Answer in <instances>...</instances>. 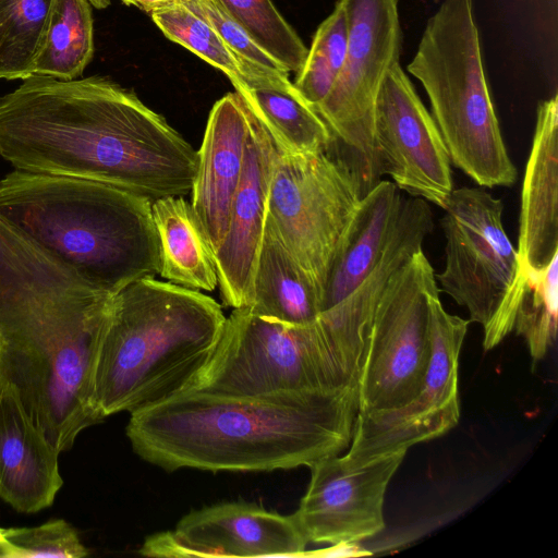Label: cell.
Here are the masks:
<instances>
[{
    "mask_svg": "<svg viewBox=\"0 0 558 558\" xmlns=\"http://www.w3.org/2000/svg\"><path fill=\"white\" fill-rule=\"evenodd\" d=\"M113 296L0 215V389L59 454L105 418L94 373Z\"/></svg>",
    "mask_w": 558,
    "mask_h": 558,
    "instance_id": "cell-2",
    "label": "cell"
},
{
    "mask_svg": "<svg viewBox=\"0 0 558 558\" xmlns=\"http://www.w3.org/2000/svg\"><path fill=\"white\" fill-rule=\"evenodd\" d=\"M525 283L513 328L521 336L533 360H542L557 336L558 254L542 268L524 267Z\"/></svg>",
    "mask_w": 558,
    "mask_h": 558,
    "instance_id": "cell-26",
    "label": "cell"
},
{
    "mask_svg": "<svg viewBox=\"0 0 558 558\" xmlns=\"http://www.w3.org/2000/svg\"><path fill=\"white\" fill-rule=\"evenodd\" d=\"M58 456L13 393L0 389V497L20 512L49 507L63 484Z\"/></svg>",
    "mask_w": 558,
    "mask_h": 558,
    "instance_id": "cell-19",
    "label": "cell"
},
{
    "mask_svg": "<svg viewBox=\"0 0 558 558\" xmlns=\"http://www.w3.org/2000/svg\"><path fill=\"white\" fill-rule=\"evenodd\" d=\"M374 145L380 175L410 196L444 207L453 190L450 158L400 63L388 71L376 98Z\"/></svg>",
    "mask_w": 558,
    "mask_h": 558,
    "instance_id": "cell-13",
    "label": "cell"
},
{
    "mask_svg": "<svg viewBox=\"0 0 558 558\" xmlns=\"http://www.w3.org/2000/svg\"><path fill=\"white\" fill-rule=\"evenodd\" d=\"M53 0H0V78L34 74Z\"/></svg>",
    "mask_w": 558,
    "mask_h": 558,
    "instance_id": "cell-25",
    "label": "cell"
},
{
    "mask_svg": "<svg viewBox=\"0 0 558 558\" xmlns=\"http://www.w3.org/2000/svg\"><path fill=\"white\" fill-rule=\"evenodd\" d=\"M408 71L429 98L450 162L480 186H511L518 172L485 75L473 0L441 2Z\"/></svg>",
    "mask_w": 558,
    "mask_h": 558,
    "instance_id": "cell-6",
    "label": "cell"
},
{
    "mask_svg": "<svg viewBox=\"0 0 558 558\" xmlns=\"http://www.w3.org/2000/svg\"><path fill=\"white\" fill-rule=\"evenodd\" d=\"M522 266L542 268L558 254V97L538 104L521 190L518 248Z\"/></svg>",
    "mask_w": 558,
    "mask_h": 558,
    "instance_id": "cell-18",
    "label": "cell"
},
{
    "mask_svg": "<svg viewBox=\"0 0 558 558\" xmlns=\"http://www.w3.org/2000/svg\"><path fill=\"white\" fill-rule=\"evenodd\" d=\"M0 156L15 170L113 185L149 201L192 191L197 150L107 76L33 74L0 96Z\"/></svg>",
    "mask_w": 558,
    "mask_h": 558,
    "instance_id": "cell-1",
    "label": "cell"
},
{
    "mask_svg": "<svg viewBox=\"0 0 558 558\" xmlns=\"http://www.w3.org/2000/svg\"><path fill=\"white\" fill-rule=\"evenodd\" d=\"M341 1L348 20L345 59L332 88L314 109L333 143L348 151L345 162L365 194L381 177L374 145V110L388 71L399 63L403 35L399 0Z\"/></svg>",
    "mask_w": 558,
    "mask_h": 558,
    "instance_id": "cell-9",
    "label": "cell"
},
{
    "mask_svg": "<svg viewBox=\"0 0 558 558\" xmlns=\"http://www.w3.org/2000/svg\"><path fill=\"white\" fill-rule=\"evenodd\" d=\"M357 391L251 397L186 390L131 413L126 436L143 460L175 471L311 466L348 449Z\"/></svg>",
    "mask_w": 558,
    "mask_h": 558,
    "instance_id": "cell-3",
    "label": "cell"
},
{
    "mask_svg": "<svg viewBox=\"0 0 558 558\" xmlns=\"http://www.w3.org/2000/svg\"><path fill=\"white\" fill-rule=\"evenodd\" d=\"M250 131L247 109L233 92L211 108L197 150V168L191 191L198 216L214 253L225 239L230 210L238 191Z\"/></svg>",
    "mask_w": 558,
    "mask_h": 558,
    "instance_id": "cell-17",
    "label": "cell"
},
{
    "mask_svg": "<svg viewBox=\"0 0 558 558\" xmlns=\"http://www.w3.org/2000/svg\"><path fill=\"white\" fill-rule=\"evenodd\" d=\"M150 15L168 39L222 71L233 87L264 77L247 72L215 29L185 5L179 4Z\"/></svg>",
    "mask_w": 558,
    "mask_h": 558,
    "instance_id": "cell-28",
    "label": "cell"
},
{
    "mask_svg": "<svg viewBox=\"0 0 558 558\" xmlns=\"http://www.w3.org/2000/svg\"><path fill=\"white\" fill-rule=\"evenodd\" d=\"M183 5L205 20L233 52L244 69L257 76H289V72L231 17L218 0H182Z\"/></svg>",
    "mask_w": 558,
    "mask_h": 558,
    "instance_id": "cell-31",
    "label": "cell"
},
{
    "mask_svg": "<svg viewBox=\"0 0 558 558\" xmlns=\"http://www.w3.org/2000/svg\"><path fill=\"white\" fill-rule=\"evenodd\" d=\"M151 215L159 240V276L169 282L197 291L218 286L215 253L192 204L184 196L151 202Z\"/></svg>",
    "mask_w": 558,
    "mask_h": 558,
    "instance_id": "cell-23",
    "label": "cell"
},
{
    "mask_svg": "<svg viewBox=\"0 0 558 558\" xmlns=\"http://www.w3.org/2000/svg\"><path fill=\"white\" fill-rule=\"evenodd\" d=\"M0 215L110 295L159 274L151 201L126 190L14 170L0 180Z\"/></svg>",
    "mask_w": 558,
    "mask_h": 558,
    "instance_id": "cell-5",
    "label": "cell"
},
{
    "mask_svg": "<svg viewBox=\"0 0 558 558\" xmlns=\"http://www.w3.org/2000/svg\"><path fill=\"white\" fill-rule=\"evenodd\" d=\"M408 450L353 464L332 456L308 466L311 481L293 517L308 543L356 544L385 527L389 482Z\"/></svg>",
    "mask_w": 558,
    "mask_h": 558,
    "instance_id": "cell-14",
    "label": "cell"
},
{
    "mask_svg": "<svg viewBox=\"0 0 558 558\" xmlns=\"http://www.w3.org/2000/svg\"><path fill=\"white\" fill-rule=\"evenodd\" d=\"M88 2L97 9H105L109 5L110 0H88Z\"/></svg>",
    "mask_w": 558,
    "mask_h": 558,
    "instance_id": "cell-34",
    "label": "cell"
},
{
    "mask_svg": "<svg viewBox=\"0 0 558 558\" xmlns=\"http://www.w3.org/2000/svg\"><path fill=\"white\" fill-rule=\"evenodd\" d=\"M307 539L293 514L225 502L184 515L173 532L146 539L140 553L155 557L305 556Z\"/></svg>",
    "mask_w": 558,
    "mask_h": 558,
    "instance_id": "cell-15",
    "label": "cell"
},
{
    "mask_svg": "<svg viewBox=\"0 0 558 558\" xmlns=\"http://www.w3.org/2000/svg\"><path fill=\"white\" fill-rule=\"evenodd\" d=\"M403 197L387 180L361 197L331 259L320 313L345 299L373 269L396 226Z\"/></svg>",
    "mask_w": 558,
    "mask_h": 558,
    "instance_id": "cell-20",
    "label": "cell"
},
{
    "mask_svg": "<svg viewBox=\"0 0 558 558\" xmlns=\"http://www.w3.org/2000/svg\"><path fill=\"white\" fill-rule=\"evenodd\" d=\"M348 20L344 5L338 0L333 11L317 27L294 86L315 108L332 88L345 59Z\"/></svg>",
    "mask_w": 558,
    "mask_h": 558,
    "instance_id": "cell-27",
    "label": "cell"
},
{
    "mask_svg": "<svg viewBox=\"0 0 558 558\" xmlns=\"http://www.w3.org/2000/svg\"><path fill=\"white\" fill-rule=\"evenodd\" d=\"M363 195L351 167L328 150L296 155L278 150L266 221L320 294L337 245Z\"/></svg>",
    "mask_w": 558,
    "mask_h": 558,
    "instance_id": "cell-10",
    "label": "cell"
},
{
    "mask_svg": "<svg viewBox=\"0 0 558 558\" xmlns=\"http://www.w3.org/2000/svg\"><path fill=\"white\" fill-rule=\"evenodd\" d=\"M364 350L319 319L293 326L238 307L187 390L229 397L357 391Z\"/></svg>",
    "mask_w": 558,
    "mask_h": 558,
    "instance_id": "cell-7",
    "label": "cell"
},
{
    "mask_svg": "<svg viewBox=\"0 0 558 558\" xmlns=\"http://www.w3.org/2000/svg\"><path fill=\"white\" fill-rule=\"evenodd\" d=\"M88 555L75 529L62 519L33 527L1 529V558H82Z\"/></svg>",
    "mask_w": 558,
    "mask_h": 558,
    "instance_id": "cell-30",
    "label": "cell"
},
{
    "mask_svg": "<svg viewBox=\"0 0 558 558\" xmlns=\"http://www.w3.org/2000/svg\"><path fill=\"white\" fill-rule=\"evenodd\" d=\"M125 4H132L138 9L154 13L177 7L182 3V0H121Z\"/></svg>",
    "mask_w": 558,
    "mask_h": 558,
    "instance_id": "cell-33",
    "label": "cell"
},
{
    "mask_svg": "<svg viewBox=\"0 0 558 558\" xmlns=\"http://www.w3.org/2000/svg\"><path fill=\"white\" fill-rule=\"evenodd\" d=\"M320 291L312 277L266 221L246 308L288 325L315 323L320 314Z\"/></svg>",
    "mask_w": 558,
    "mask_h": 558,
    "instance_id": "cell-21",
    "label": "cell"
},
{
    "mask_svg": "<svg viewBox=\"0 0 558 558\" xmlns=\"http://www.w3.org/2000/svg\"><path fill=\"white\" fill-rule=\"evenodd\" d=\"M423 250L388 282L373 316L357 386L359 412L400 408L421 390L432 356L429 295L438 291Z\"/></svg>",
    "mask_w": 558,
    "mask_h": 558,
    "instance_id": "cell-11",
    "label": "cell"
},
{
    "mask_svg": "<svg viewBox=\"0 0 558 558\" xmlns=\"http://www.w3.org/2000/svg\"><path fill=\"white\" fill-rule=\"evenodd\" d=\"M88 0H53L34 74L77 78L94 54V24Z\"/></svg>",
    "mask_w": 558,
    "mask_h": 558,
    "instance_id": "cell-24",
    "label": "cell"
},
{
    "mask_svg": "<svg viewBox=\"0 0 558 558\" xmlns=\"http://www.w3.org/2000/svg\"><path fill=\"white\" fill-rule=\"evenodd\" d=\"M432 356L420 392L407 404L380 412H359L344 457L353 464L408 450L452 429L460 418L459 355L470 324L449 314L439 290L428 299Z\"/></svg>",
    "mask_w": 558,
    "mask_h": 558,
    "instance_id": "cell-12",
    "label": "cell"
},
{
    "mask_svg": "<svg viewBox=\"0 0 558 558\" xmlns=\"http://www.w3.org/2000/svg\"><path fill=\"white\" fill-rule=\"evenodd\" d=\"M320 557H360L369 555V553L356 544L342 543L330 545V547L314 553H305V556Z\"/></svg>",
    "mask_w": 558,
    "mask_h": 558,
    "instance_id": "cell-32",
    "label": "cell"
},
{
    "mask_svg": "<svg viewBox=\"0 0 558 558\" xmlns=\"http://www.w3.org/2000/svg\"><path fill=\"white\" fill-rule=\"evenodd\" d=\"M226 316L197 290L156 278L133 281L112 299L94 373L104 417L135 412L187 390L221 337Z\"/></svg>",
    "mask_w": 558,
    "mask_h": 558,
    "instance_id": "cell-4",
    "label": "cell"
},
{
    "mask_svg": "<svg viewBox=\"0 0 558 558\" xmlns=\"http://www.w3.org/2000/svg\"><path fill=\"white\" fill-rule=\"evenodd\" d=\"M246 107L283 154L327 151L335 138L320 116L289 76H265L234 86Z\"/></svg>",
    "mask_w": 558,
    "mask_h": 558,
    "instance_id": "cell-22",
    "label": "cell"
},
{
    "mask_svg": "<svg viewBox=\"0 0 558 558\" xmlns=\"http://www.w3.org/2000/svg\"><path fill=\"white\" fill-rule=\"evenodd\" d=\"M246 109L250 131L243 171L232 202L227 234L215 252L220 294L223 303L233 308L245 307L251 300L266 223L270 180L278 155L267 130Z\"/></svg>",
    "mask_w": 558,
    "mask_h": 558,
    "instance_id": "cell-16",
    "label": "cell"
},
{
    "mask_svg": "<svg viewBox=\"0 0 558 558\" xmlns=\"http://www.w3.org/2000/svg\"><path fill=\"white\" fill-rule=\"evenodd\" d=\"M265 51L289 73L299 72L308 49L271 0H218Z\"/></svg>",
    "mask_w": 558,
    "mask_h": 558,
    "instance_id": "cell-29",
    "label": "cell"
},
{
    "mask_svg": "<svg viewBox=\"0 0 558 558\" xmlns=\"http://www.w3.org/2000/svg\"><path fill=\"white\" fill-rule=\"evenodd\" d=\"M0 532H1V527H0Z\"/></svg>",
    "mask_w": 558,
    "mask_h": 558,
    "instance_id": "cell-35",
    "label": "cell"
},
{
    "mask_svg": "<svg viewBox=\"0 0 558 558\" xmlns=\"http://www.w3.org/2000/svg\"><path fill=\"white\" fill-rule=\"evenodd\" d=\"M440 220L445 267L441 290L482 325L484 349L499 344L513 328L525 272L502 226L504 203L481 187L453 189Z\"/></svg>",
    "mask_w": 558,
    "mask_h": 558,
    "instance_id": "cell-8",
    "label": "cell"
}]
</instances>
